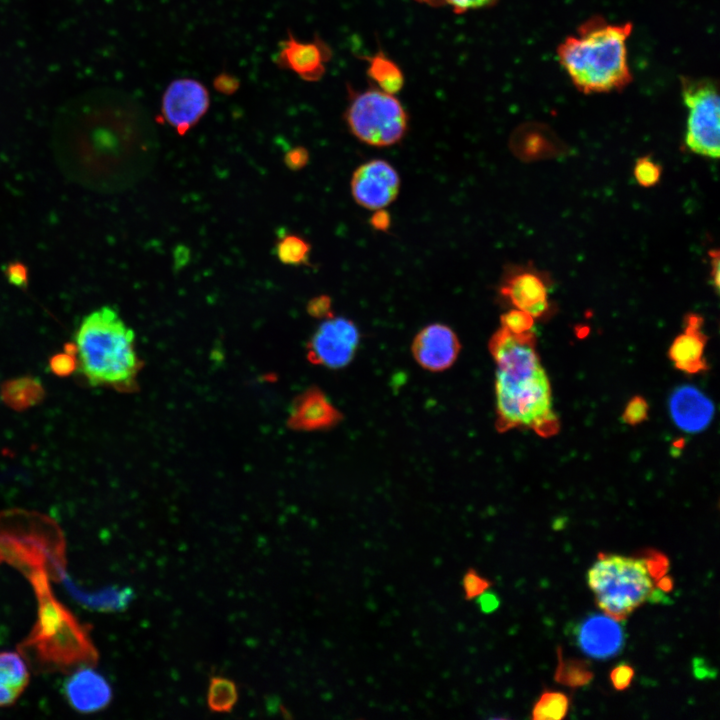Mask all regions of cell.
Returning a JSON list of instances; mask_svg holds the SVG:
<instances>
[{"label":"cell","mask_w":720,"mask_h":720,"mask_svg":"<svg viewBox=\"0 0 720 720\" xmlns=\"http://www.w3.org/2000/svg\"><path fill=\"white\" fill-rule=\"evenodd\" d=\"M344 118L355 138L374 147L400 142L408 129V115L399 99L376 87L360 92L349 89Z\"/></svg>","instance_id":"7"},{"label":"cell","mask_w":720,"mask_h":720,"mask_svg":"<svg viewBox=\"0 0 720 720\" xmlns=\"http://www.w3.org/2000/svg\"><path fill=\"white\" fill-rule=\"evenodd\" d=\"M708 255L710 258V266H711L710 276H711V280H712V285H713L714 289L716 290V292H718V290H719V272H720V270H719V264H720L719 250L718 249L710 250L708 252Z\"/></svg>","instance_id":"40"},{"label":"cell","mask_w":720,"mask_h":720,"mask_svg":"<svg viewBox=\"0 0 720 720\" xmlns=\"http://www.w3.org/2000/svg\"><path fill=\"white\" fill-rule=\"evenodd\" d=\"M400 186L397 170L382 159H372L358 166L350 182L354 201L371 211L389 206L397 198Z\"/></svg>","instance_id":"9"},{"label":"cell","mask_w":720,"mask_h":720,"mask_svg":"<svg viewBox=\"0 0 720 720\" xmlns=\"http://www.w3.org/2000/svg\"><path fill=\"white\" fill-rule=\"evenodd\" d=\"M238 701V688L235 682L223 676L210 678L207 704L213 712H230Z\"/></svg>","instance_id":"24"},{"label":"cell","mask_w":720,"mask_h":720,"mask_svg":"<svg viewBox=\"0 0 720 720\" xmlns=\"http://www.w3.org/2000/svg\"><path fill=\"white\" fill-rule=\"evenodd\" d=\"M621 622L604 612L585 616L572 631L576 646L583 654L596 660L615 657L625 646V631Z\"/></svg>","instance_id":"12"},{"label":"cell","mask_w":720,"mask_h":720,"mask_svg":"<svg viewBox=\"0 0 720 720\" xmlns=\"http://www.w3.org/2000/svg\"><path fill=\"white\" fill-rule=\"evenodd\" d=\"M703 318L690 313L685 319V329L672 342L668 355L674 366L687 374H697L707 369L704 358L706 336L702 332Z\"/></svg>","instance_id":"18"},{"label":"cell","mask_w":720,"mask_h":720,"mask_svg":"<svg viewBox=\"0 0 720 720\" xmlns=\"http://www.w3.org/2000/svg\"><path fill=\"white\" fill-rule=\"evenodd\" d=\"M68 591L82 604L103 612L125 610L134 599V592L129 587L111 586L97 591L88 592L75 586L72 581L63 577Z\"/></svg>","instance_id":"21"},{"label":"cell","mask_w":720,"mask_h":720,"mask_svg":"<svg viewBox=\"0 0 720 720\" xmlns=\"http://www.w3.org/2000/svg\"><path fill=\"white\" fill-rule=\"evenodd\" d=\"M430 7H450L455 13H464L492 6L497 0H415Z\"/></svg>","instance_id":"31"},{"label":"cell","mask_w":720,"mask_h":720,"mask_svg":"<svg viewBox=\"0 0 720 720\" xmlns=\"http://www.w3.org/2000/svg\"><path fill=\"white\" fill-rule=\"evenodd\" d=\"M358 342L359 332L351 320L329 317L314 333L309 355L318 364L340 368L352 359Z\"/></svg>","instance_id":"11"},{"label":"cell","mask_w":720,"mask_h":720,"mask_svg":"<svg viewBox=\"0 0 720 720\" xmlns=\"http://www.w3.org/2000/svg\"><path fill=\"white\" fill-rule=\"evenodd\" d=\"M63 688L70 706L81 713L103 710L112 700L111 686L92 667L76 669L66 680Z\"/></svg>","instance_id":"17"},{"label":"cell","mask_w":720,"mask_h":720,"mask_svg":"<svg viewBox=\"0 0 720 720\" xmlns=\"http://www.w3.org/2000/svg\"><path fill=\"white\" fill-rule=\"evenodd\" d=\"M305 421L310 424L328 423L336 418V412L321 398H310L304 405Z\"/></svg>","instance_id":"30"},{"label":"cell","mask_w":720,"mask_h":720,"mask_svg":"<svg viewBox=\"0 0 720 720\" xmlns=\"http://www.w3.org/2000/svg\"><path fill=\"white\" fill-rule=\"evenodd\" d=\"M633 25L611 23L594 16L581 24L557 48L559 63L583 93H607L632 81L627 40Z\"/></svg>","instance_id":"2"},{"label":"cell","mask_w":720,"mask_h":720,"mask_svg":"<svg viewBox=\"0 0 720 720\" xmlns=\"http://www.w3.org/2000/svg\"><path fill=\"white\" fill-rule=\"evenodd\" d=\"M648 403L641 396H634L626 405L622 418L626 424L637 425L648 417Z\"/></svg>","instance_id":"34"},{"label":"cell","mask_w":720,"mask_h":720,"mask_svg":"<svg viewBox=\"0 0 720 720\" xmlns=\"http://www.w3.org/2000/svg\"><path fill=\"white\" fill-rule=\"evenodd\" d=\"M668 410L673 423L686 433H699L712 422L715 407L711 399L689 384L676 387L669 396Z\"/></svg>","instance_id":"15"},{"label":"cell","mask_w":720,"mask_h":720,"mask_svg":"<svg viewBox=\"0 0 720 720\" xmlns=\"http://www.w3.org/2000/svg\"><path fill=\"white\" fill-rule=\"evenodd\" d=\"M38 601V617L30 634L18 645V651L37 672H68L93 667L99 658L89 627L53 595L45 574L31 577Z\"/></svg>","instance_id":"3"},{"label":"cell","mask_w":720,"mask_h":720,"mask_svg":"<svg viewBox=\"0 0 720 720\" xmlns=\"http://www.w3.org/2000/svg\"><path fill=\"white\" fill-rule=\"evenodd\" d=\"M29 670L22 656L0 652V707L13 705L29 683Z\"/></svg>","instance_id":"19"},{"label":"cell","mask_w":720,"mask_h":720,"mask_svg":"<svg viewBox=\"0 0 720 720\" xmlns=\"http://www.w3.org/2000/svg\"><path fill=\"white\" fill-rule=\"evenodd\" d=\"M534 318L520 309H512L501 316V326L513 333L533 330Z\"/></svg>","instance_id":"32"},{"label":"cell","mask_w":720,"mask_h":720,"mask_svg":"<svg viewBox=\"0 0 720 720\" xmlns=\"http://www.w3.org/2000/svg\"><path fill=\"white\" fill-rule=\"evenodd\" d=\"M49 368L59 377L70 376L78 369V359L75 343H67L64 351L54 354L49 359Z\"/></svg>","instance_id":"27"},{"label":"cell","mask_w":720,"mask_h":720,"mask_svg":"<svg viewBox=\"0 0 720 720\" xmlns=\"http://www.w3.org/2000/svg\"><path fill=\"white\" fill-rule=\"evenodd\" d=\"M65 542L57 523L48 516L11 509L0 512V563L28 579L46 574L61 580L65 574Z\"/></svg>","instance_id":"6"},{"label":"cell","mask_w":720,"mask_h":720,"mask_svg":"<svg viewBox=\"0 0 720 720\" xmlns=\"http://www.w3.org/2000/svg\"><path fill=\"white\" fill-rule=\"evenodd\" d=\"M568 696L559 691H544L533 706L532 718L535 720H560L569 710Z\"/></svg>","instance_id":"25"},{"label":"cell","mask_w":720,"mask_h":720,"mask_svg":"<svg viewBox=\"0 0 720 720\" xmlns=\"http://www.w3.org/2000/svg\"><path fill=\"white\" fill-rule=\"evenodd\" d=\"M209 95L206 88L193 79L173 81L162 99V113L167 122L184 134L206 113Z\"/></svg>","instance_id":"13"},{"label":"cell","mask_w":720,"mask_h":720,"mask_svg":"<svg viewBox=\"0 0 720 720\" xmlns=\"http://www.w3.org/2000/svg\"><path fill=\"white\" fill-rule=\"evenodd\" d=\"M662 174L661 166L650 158L644 156L637 159L634 167V177L638 184L643 187L656 185Z\"/></svg>","instance_id":"29"},{"label":"cell","mask_w":720,"mask_h":720,"mask_svg":"<svg viewBox=\"0 0 720 720\" xmlns=\"http://www.w3.org/2000/svg\"><path fill=\"white\" fill-rule=\"evenodd\" d=\"M491 586L492 582L473 567L468 568L461 579L463 597L466 601L477 599Z\"/></svg>","instance_id":"28"},{"label":"cell","mask_w":720,"mask_h":720,"mask_svg":"<svg viewBox=\"0 0 720 720\" xmlns=\"http://www.w3.org/2000/svg\"><path fill=\"white\" fill-rule=\"evenodd\" d=\"M361 59L368 62L366 72L376 88L394 95L400 92L404 85V74L400 66L382 50L371 56H361Z\"/></svg>","instance_id":"23"},{"label":"cell","mask_w":720,"mask_h":720,"mask_svg":"<svg viewBox=\"0 0 720 720\" xmlns=\"http://www.w3.org/2000/svg\"><path fill=\"white\" fill-rule=\"evenodd\" d=\"M276 63L296 73L305 81H318L326 71L325 64L331 58L330 48L320 39L300 42L292 35L281 42Z\"/></svg>","instance_id":"14"},{"label":"cell","mask_w":720,"mask_h":720,"mask_svg":"<svg viewBox=\"0 0 720 720\" xmlns=\"http://www.w3.org/2000/svg\"><path fill=\"white\" fill-rule=\"evenodd\" d=\"M550 279L530 266L509 267L499 286L500 294L517 309L534 319L544 316L550 309Z\"/></svg>","instance_id":"10"},{"label":"cell","mask_w":720,"mask_h":720,"mask_svg":"<svg viewBox=\"0 0 720 720\" xmlns=\"http://www.w3.org/2000/svg\"><path fill=\"white\" fill-rule=\"evenodd\" d=\"M310 250V244L295 234H286L276 243V255L283 264L287 265L307 264Z\"/></svg>","instance_id":"26"},{"label":"cell","mask_w":720,"mask_h":720,"mask_svg":"<svg viewBox=\"0 0 720 720\" xmlns=\"http://www.w3.org/2000/svg\"><path fill=\"white\" fill-rule=\"evenodd\" d=\"M681 91L688 109L687 147L698 155L718 159L720 102L716 83L710 79L682 77Z\"/></svg>","instance_id":"8"},{"label":"cell","mask_w":720,"mask_h":720,"mask_svg":"<svg viewBox=\"0 0 720 720\" xmlns=\"http://www.w3.org/2000/svg\"><path fill=\"white\" fill-rule=\"evenodd\" d=\"M477 600L481 610L485 613H491L499 606L498 597L495 594L489 592V590L479 596Z\"/></svg>","instance_id":"41"},{"label":"cell","mask_w":720,"mask_h":720,"mask_svg":"<svg viewBox=\"0 0 720 720\" xmlns=\"http://www.w3.org/2000/svg\"><path fill=\"white\" fill-rule=\"evenodd\" d=\"M459 348V341L451 328L443 324H431L417 334L412 351L421 366L439 371L451 366Z\"/></svg>","instance_id":"16"},{"label":"cell","mask_w":720,"mask_h":720,"mask_svg":"<svg viewBox=\"0 0 720 720\" xmlns=\"http://www.w3.org/2000/svg\"><path fill=\"white\" fill-rule=\"evenodd\" d=\"M5 274L9 283L14 286L25 288L28 284L27 267L20 262L9 264L5 270Z\"/></svg>","instance_id":"36"},{"label":"cell","mask_w":720,"mask_h":720,"mask_svg":"<svg viewBox=\"0 0 720 720\" xmlns=\"http://www.w3.org/2000/svg\"><path fill=\"white\" fill-rule=\"evenodd\" d=\"M667 559L656 552L646 556L599 553L587 572V584L597 606L611 617L623 621L648 600L672 588L664 576Z\"/></svg>","instance_id":"5"},{"label":"cell","mask_w":720,"mask_h":720,"mask_svg":"<svg viewBox=\"0 0 720 720\" xmlns=\"http://www.w3.org/2000/svg\"><path fill=\"white\" fill-rule=\"evenodd\" d=\"M45 394L41 380L30 375L9 379L1 387L2 401L7 407L19 412L40 404Z\"/></svg>","instance_id":"22"},{"label":"cell","mask_w":720,"mask_h":720,"mask_svg":"<svg viewBox=\"0 0 720 720\" xmlns=\"http://www.w3.org/2000/svg\"><path fill=\"white\" fill-rule=\"evenodd\" d=\"M496 363L497 428H529L542 437L558 432L549 379L536 351L533 330L513 333L502 327L489 342Z\"/></svg>","instance_id":"1"},{"label":"cell","mask_w":720,"mask_h":720,"mask_svg":"<svg viewBox=\"0 0 720 720\" xmlns=\"http://www.w3.org/2000/svg\"><path fill=\"white\" fill-rule=\"evenodd\" d=\"M331 301L326 295H321L313 298L309 305L308 311L310 314L316 317H331L330 315Z\"/></svg>","instance_id":"38"},{"label":"cell","mask_w":720,"mask_h":720,"mask_svg":"<svg viewBox=\"0 0 720 720\" xmlns=\"http://www.w3.org/2000/svg\"><path fill=\"white\" fill-rule=\"evenodd\" d=\"M557 138L547 127L536 123H527L516 129L510 139L511 151L521 159H530L541 155L559 151L555 144Z\"/></svg>","instance_id":"20"},{"label":"cell","mask_w":720,"mask_h":720,"mask_svg":"<svg viewBox=\"0 0 720 720\" xmlns=\"http://www.w3.org/2000/svg\"><path fill=\"white\" fill-rule=\"evenodd\" d=\"M634 669L627 663H620L610 672V681L616 690H625L631 684Z\"/></svg>","instance_id":"35"},{"label":"cell","mask_w":720,"mask_h":720,"mask_svg":"<svg viewBox=\"0 0 720 720\" xmlns=\"http://www.w3.org/2000/svg\"><path fill=\"white\" fill-rule=\"evenodd\" d=\"M309 160V153L303 147H296L285 155V163L292 170L302 169Z\"/></svg>","instance_id":"37"},{"label":"cell","mask_w":720,"mask_h":720,"mask_svg":"<svg viewBox=\"0 0 720 720\" xmlns=\"http://www.w3.org/2000/svg\"><path fill=\"white\" fill-rule=\"evenodd\" d=\"M370 225L377 231H387L391 225L390 214L384 209L375 210L371 216Z\"/></svg>","instance_id":"39"},{"label":"cell","mask_w":720,"mask_h":720,"mask_svg":"<svg viewBox=\"0 0 720 720\" xmlns=\"http://www.w3.org/2000/svg\"><path fill=\"white\" fill-rule=\"evenodd\" d=\"M78 370L94 387L128 390L139 370L135 334L111 307L85 316L75 334Z\"/></svg>","instance_id":"4"},{"label":"cell","mask_w":720,"mask_h":720,"mask_svg":"<svg viewBox=\"0 0 720 720\" xmlns=\"http://www.w3.org/2000/svg\"><path fill=\"white\" fill-rule=\"evenodd\" d=\"M557 675H559L558 681L571 686L583 685L587 683L592 676L591 672L586 670L581 663L562 665Z\"/></svg>","instance_id":"33"}]
</instances>
